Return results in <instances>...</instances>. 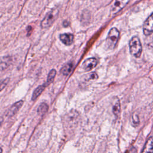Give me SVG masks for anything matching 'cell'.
I'll return each instance as SVG.
<instances>
[{"label":"cell","mask_w":153,"mask_h":153,"mask_svg":"<svg viewBox=\"0 0 153 153\" xmlns=\"http://www.w3.org/2000/svg\"><path fill=\"white\" fill-rule=\"evenodd\" d=\"M130 52L135 57H139L142 51V45L139 38L135 36L131 38L129 42Z\"/></svg>","instance_id":"obj_2"},{"label":"cell","mask_w":153,"mask_h":153,"mask_svg":"<svg viewBox=\"0 0 153 153\" xmlns=\"http://www.w3.org/2000/svg\"><path fill=\"white\" fill-rule=\"evenodd\" d=\"M97 64V60L96 58L91 57L87 59L82 63V68L85 71H89L93 69L96 66Z\"/></svg>","instance_id":"obj_6"},{"label":"cell","mask_w":153,"mask_h":153,"mask_svg":"<svg viewBox=\"0 0 153 153\" xmlns=\"http://www.w3.org/2000/svg\"><path fill=\"white\" fill-rule=\"evenodd\" d=\"M120 32L116 27H112L108 32L106 39V46L108 49H114L119 39Z\"/></svg>","instance_id":"obj_1"},{"label":"cell","mask_w":153,"mask_h":153,"mask_svg":"<svg viewBox=\"0 0 153 153\" xmlns=\"http://www.w3.org/2000/svg\"><path fill=\"white\" fill-rule=\"evenodd\" d=\"M141 153H153V136L147 140Z\"/></svg>","instance_id":"obj_9"},{"label":"cell","mask_w":153,"mask_h":153,"mask_svg":"<svg viewBox=\"0 0 153 153\" xmlns=\"http://www.w3.org/2000/svg\"><path fill=\"white\" fill-rule=\"evenodd\" d=\"M56 71L54 69H51L50 72L48 73V76H47V82L45 83L46 85H49L50 84H51L54 79V77L56 76Z\"/></svg>","instance_id":"obj_14"},{"label":"cell","mask_w":153,"mask_h":153,"mask_svg":"<svg viewBox=\"0 0 153 153\" xmlns=\"http://www.w3.org/2000/svg\"><path fill=\"white\" fill-rule=\"evenodd\" d=\"M46 84H43L38 86L33 91L32 96V100H35L37 99V97L42 93V92L44 91V88L46 87Z\"/></svg>","instance_id":"obj_10"},{"label":"cell","mask_w":153,"mask_h":153,"mask_svg":"<svg viewBox=\"0 0 153 153\" xmlns=\"http://www.w3.org/2000/svg\"><path fill=\"white\" fill-rule=\"evenodd\" d=\"M143 31L146 36H149L153 33V13L145 20L143 24Z\"/></svg>","instance_id":"obj_5"},{"label":"cell","mask_w":153,"mask_h":153,"mask_svg":"<svg viewBox=\"0 0 153 153\" xmlns=\"http://www.w3.org/2000/svg\"><path fill=\"white\" fill-rule=\"evenodd\" d=\"M48 109V105L45 103H42L39 105V107L38 108L37 112L39 115H43L47 112Z\"/></svg>","instance_id":"obj_13"},{"label":"cell","mask_w":153,"mask_h":153,"mask_svg":"<svg viewBox=\"0 0 153 153\" xmlns=\"http://www.w3.org/2000/svg\"><path fill=\"white\" fill-rule=\"evenodd\" d=\"M112 112L116 116H118L120 112V102L117 97H115L114 99V105L112 107Z\"/></svg>","instance_id":"obj_11"},{"label":"cell","mask_w":153,"mask_h":153,"mask_svg":"<svg viewBox=\"0 0 153 153\" xmlns=\"http://www.w3.org/2000/svg\"><path fill=\"white\" fill-rule=\"evenodd\" d=\"M58 11L56 10H53L48 12L41 22V26L42 28H47L53 23L57 16Z\"/></svg>","instance_id":"obj_3"},{"label":"cell","mask_w":153,"mask_h":153,"mask_svg":"<svg viewBox=\"0 0 153 153\" xmlns=\"http://www.w3.org/2000/svg\"><path fill=\"white\" fill-rule=\"evenodd\" d=\"M59 38L60 41L66 45H70L73 42L74 35L72 33H65L60 35Z\"/></svg>","instance_id":"obj_8"},{"label":"cell","mask_w":153,"mask_h":153,"mask_svg":"<svg viewBox=\"0 0 153 153\" xmlns=\"http://www.w3.org/2000/svg\"><path fill=\"white\" fill-rule=\"evenodd\" d=\"M97 78H98V76H97V74H96V73H94V72H92V73H91L90 75V78H89V79H97Z\"/></svg>","instance_id":"obj_16"},{"label":"cell","mask_w":153,"mask_h":153,"mask_svg":"<svg viewBox=\"0 0 153 153\" xmlns=\"http://www.w3.org/2000/svg\"><path fill=\"white\" fill-rule=\"evenodd\" d=\"M72 67L73 65L72 63H68L60 69V73L64 75H68L71 73Z\"/></svg>","instance_id":"obj_12"},{"label":"cell","mask_w":153,"mask_h":153,"mask_svg":"<svg viewBox=\"0 0 153 153\" xmlns=\"http://www.w3.org/2000/svg\"><path fill=\"white\" fill-rule=\"evenodd\" d=\"M23 104V100H20L19 102H17L14 104H13L8 111L7 113V115L10 117L14 115L18 112V111L20 109V108L22 106Z\"/></svg>","instance_id":"obj_7"},{"label":"cell","mask_w":153,"mask_h":153,"mask_svg":"<svg viewBox=\"0 0 153 153\" xmlns=\"http://www.w3.org/2000/svg\"><path fill=\"white\" fill-rule=\"evenodd\" d=\"M8 81H9V79H8V78H7V79H4V80L1 82V90L5 87V85H6L8 83Z\"/></svg>","instance_id":"obj_15"},{"label":"cell","mask_w":153,"mask_h":153,"mask_svg":"<svg viewBox=\"0 0 153 153\" xmlns=\"http://www.w3.org/2000/svg\"><path fill=\"white\" fill-rule=\"evenodd\" d=\"M130 0H115L111 6V12L112 14H115L123 9Z\"/></svg>","instance_id":"obj_4"}]
</instances>
